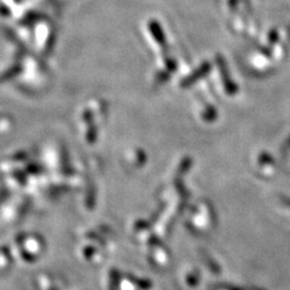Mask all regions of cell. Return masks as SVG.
Returning a JSON list of instances; mask_svg holds the SVG:
<instances>
[{"instance_id":"obj_1","label":"cell","mask_w":290,"mask_h":290,"mask_svg":"<svg viewBox=\"0 0 290 290\" xmlns=\"http://www.w3.org/2000/svg\"><path fill=\"white\" fill-rule=\"evenodd\" d=\"M19 71H21V69L16 68V69H15V71H13V72H10V71H9V72H6V73H5V74L2 76V79H0V81H5V80L10 79V78H11V76H12L13 74H15V73H18Z\"/></svg>"}]
</instances>
